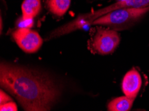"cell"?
Here are the masks:
<instances>
[{
    "mask_svg": "<svg viewBox=\"0 0 149 111\" xmlns=\"http://www.w3.org/2000/svg\"><path fill=\"white\" fill-rule=\"evenodd\" d=\"M12 101V98L9 95L7 94L5 92H3V90L1 89V91H0V105H2V104H4Z\"/></svg>",
    "mask_w": 149,
    "mask_h": 111,
    "instance_id": "8fae6325",
    "label": "cell"
},
{
    "mask_svg": "<svg viewBox=\"0 0 149 111\" xmlns=\"http://www.w3.org/2000/svg\"><path fill=\"white\" fill-rule=\"evenodd\" d=\"M71 0H46V6L52 14L63 16L68 10Z\"/></svg>",
    "mask_w": 149,
    "mask_h": 111,
    "instance_id": "9c48e42d",
    "label": "cell"
},
{
    "mask_svg": "<svg viewBox=\"0 0 149 111\" xmlns=\"http://www.w3.org/2000/svg\"><path fill=\"white\" fill-rule=\"evenodd\" d=\"M134 99L126 96L114 99L108 103V110L109 111H128L131 109Z\"/></svg>",
    "mask_w": 149,
    "mask_h": 111,
    "instance_id": "ba28073f",
    "label": "cell"
},
{
    "mask_svg": "<svg viewBox=\"0 0 149 111\" xmlns=\"http://www.w3.org/2000/svg\"><path fill=\"white\" fill-rule=\"evenodd\" d=\"M0 85L28 111L51 110L60 95L57 84L47 74L8 63H1Z\"/></svg>",
    "mask_w": 149,
    "mask_h": 111,
    "instance_id": "6da1fadb",
    "label": "cell"
},
{
    "mask_svg": "<svg viewBox=\"0 0 149 111\" xmlns=\"http://www.w3.org/2000/svg\"><path fill=\"white\" fill-rule=\"evenodd\" d=\"M122 90L125 96L135 99L141 90L142 78L135 69H132L125 74L122 81Z\"/></svg>",
    "mask_w": 149,
    "mask_h": 111,
    "instance_id": "8992f818",
    "label": "cell"
},
{
    "mask_svg": "<svg viewBox=\"0 0 149 111\" xmlns=\"http://www.w3.org/2000/svg\"><path fill=\"white\" fill-rule=\"evenodd\" d=\"M120 41V37L116 31L100 28L94 35L92 47L94 50L100 55H108L116 50Z\"/></svg>",
    "mask_w": 149,
    "mask_h": 111,
    "instance_id": "277c9868",
    "label": "cell"
},
{
    "mask_svg": "<svg viewBox=\"0 0 149 111\" xmlns=\"http://www.w3.org/2000/svg\"><path fill=\"white\" fill-rule=\"evenodd\" d=\"M1 111H17V106L14 102L10 101L0 105Z\"/></svg>",
    "mask_w": 149,
    "mask_h": 111,
    "instance_id": "30bf717a",
    "label": "cell"
},
{
    "mask_svg": "<svg viewBox=\"0 0 149 111\" xmlns=\"http://www.w3.org/2000/svg\"><path fill=\"white\" fill-rule=\"evenodd\" d=\"M42 10L41 0H24L22 4L23 20L33 19Z\"/></svg>",
    "mask_w": 149,
    "mask_h": 111,
    "instance_id": "52a82bcc",
    "label": "cell"
},
{
    "mask_svg": "<svg viewBox=\"0 0 149 111\" xmlns=\"http://www.w3.org/2000/svg\"><path fill=\"white\" fill-rule=\"evenodd\" d=\"M12 35L18 47L27 53L37 52L43 43L39 33L29 28H19L13 33Z\"/></svg>",
    "mask_w": 149,
    "mask_h": 111,
    "instance_id": "5b68a950",
    "label": "cell"
},
{
    "mask_svg": "<svg viewBox=\"0 0 149 111\" xmlns=\"http://www.w3.org/2000/svg\"><path fill=\"white\" fill-rule=\"evenodd\" d=\"M149 6V0H120L116 1L112 5H110L105 8H102L100 10L94 11L92 13H86V14L80 15L76 20L68 24L65 27H62L58 29V35L61 33H68L70 31H73L74 29L78 28L80 23L90 24L97 18L102 15L107 14L110 11L118 10L121 8H145Z\"/></svg>",
    "mask_w": 149,
    "mask_h": 111,
    "instance_id": "7a4b0ae2",
    "label": "cell"
},
{
    "mask_svg": "<svg viewBox=\"0 0 149 111\" xmlns=\"http://www.w3.org/2000/svg\"><path fill=\"white\" fill-rule=\"evenodd\" d=\"M148 11H149V6L145 8L118 9L98 17L90 23V25H98L115 28L127 26L141 19Z\"/></svg>",
    "mask_w": 149,
    "mask_h": 111,
    "instance_id": "3957f363",
    "label": "cell"
}]
</instances>
